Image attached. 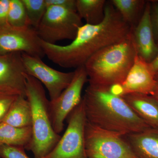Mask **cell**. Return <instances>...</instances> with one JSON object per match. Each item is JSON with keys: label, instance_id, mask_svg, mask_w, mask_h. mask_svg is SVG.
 I'll list each match as a JSON object with an SVG mask.
<instances>
[{"label": "cell", "instance_id": "cell-20", "mask_svg": "<svg viewBox=\"0 0 158 158\" xmlns=\"http://www.w3.org/2000/svg\"><path fill=\"white\" fill-rule=\"evenodd\" d=\"M8 24L11 27H31L22 0H10Z\"/></svg>", "mask_w": 158, "mask_h": 158}, {"label": "cell", "instance_id": "cell-30", "mask_svg": "<svg viewBox=\"0 0 158 158\" xmlns=\"http://www.w3.org/2000/svg\"><path fill=\"white\" fill-rule=\"evenodd\" d=\"M156 79L157 81H158V70L156 73Z\"/></svg>", "mask_w": 158, "mask_h": 158}, {"label": "cell", "instance_id": "cell-3", "mask_svg": "<svg viewBox=\"0 0 158 158\" xmlns=\"http://www.w3.org/2000/svg\"><path fill=\"white\" fill-rule=\"evenodd\" d=\"M102 49L88 59L85 67L89 85L109 89L124 82L138 55L132 34Z\"/></svg>", "mask_w": 158, "mask_h": 158}, {"label": "cell", "instance_id": "cell-24", "mask_svg": "<svg viewBox=\"0 0 158 158\" xmlns=\"http://www.w3.org/2000/svg\"><path fill=\"white\" fill-rule=\"evenodd\" d=\"M150 20L156 44L158 47V2L150 1Z\"/></svg>", "mask_w": 158, "mask_h": 158}, {"label": "cell", "instance_id": "cell-2", "mask_svg": "<svg viewBox=\"0 0 158 158\" xmlns=\"http://www.w3.org/2000/svg\"><path fill=\"white\" fill-rule=\"evenodd\" d=\"M83 99L87 121L103 129L123 136L152 127L109 89L89 85Z\"/></svg>", "mask_w": 158, "mask_h": 158}, {"label": "cell", "instance_id": "cell-25", "mask_svg": "<svg viewBox=\"0 0 158 158\" xmlns=\"http://www.w3.org/2000/svg\"><path fill=\"white\" fill-rule=\"evenodd\" d=\"M10 0H0V30L9 25L8 24Z\"/></svg>", "mask_w": 158, "mask_h": 158}, {"label": "cell", "instance_id": "cell-15", "mask_svg": "<svg viewBox=\"0 0 158 158\" xmlns=\"http://www.w3.org/2000/svg\"><path fill=\"white\" fill-rule=\"evenodd\" d=\"M138 158H158V128L123 136Z\"/></svg>", "mask_w": 158, "mask_h": 158}, {"label": "cell", "instance_id": "cell-14", "mask_svg": "<svg viewBox=\"0 0 158 158\" xmlns=\"http://www.w3.org/2000/svg\"><path fill=\"white\" fill-rule=\"evenodd\" d=\"M121 97L139 117L152 127L158 128V101L154 97L131 93Z\"/></svg>", "mask_w": 158, "mask_h": 158}, {"label": "cell", "instance_id": "cell-12", "mask_svg": "<svg viewBox=\"0 0 158 158\" xmlns=\"http://www.w3.org/2000/svg\"><path fill=\"white\" fill-rule=\"evenodd\" d=\"M122 85L123 95L138 93L154 96L158 88V81L150 63L137 55Z\"/></svg>", "mask_w": 158, "mask_h": 158}, {"label": "cell", "instance_id": "cell-11", "mask_svg": "<svg viewBox=\"0 0 158 158\" xmlns=\"http://www.w3.org/2000/svg\"><path fill=\"white\" fill-rule=\"evenodd\" d=\"M26 73L21 53L0 54V91L26 96Z\"/></svg>", "mask_w": 158, "mask_h": 158}, {"label": "cell", "instance_id": "cell-17", "mask_svg": "<svg viewBox=\"0 0 158 158\" xmlns=\"http://www.w3.org/2000/svg\"><path fill=\"white\" fill-rule=\"evenodd\" d=\"M111 2L125 22L134 29L144 12L147 1L143 0H112Z\"/></svg>", "mask_w": 158, "mask_h": 158}, {"label": "cell", "instance_id": "cell-28", "mask_svg": "<svg viewBox=\"0 0 158 158\" xmlns=\"http://www.w3.org/2000/svg\"><path fill=\"white\" fill-rule=\"evenodd\" d=\"M150 64L152 67L153 70L156 73L158 70V54L154 60L152 62L150 63Z\"/></svg>", "mask_w": 158, "mask_h": 158}, {"label": "cell", "instance_id": "cell-1", "mask_svg": "<svg viewBox=\"0 0 158 158\" xmlns=\"http://www.w3.org/2000/svg\"><path fill=\"white\" fill-rule=\"evenodd\" d=\"M132 30L111 1H107L104 19L100 23L83 25L75 39L67 45L51 44L42 40L41 45L45 56L52 62L63 68L77 69L85 66L88 59L102 49L124 39Z\"/></svg>", "mask_w": 158, "mask_h": 158}, {"label": "cell", "instance_id": "cell-19", "mask_svg": "<svg viewBox=\"0 0 158 158\" xmlns=\"http://www.w3.org/2000/svg\"><path fill=\"white\" fill-rule=\"evenodd\" d=\"M105 0H77V11L88 24L98 25L105 17Z\"/></svg>", "mask_w": 158, "mask_h": 158}, {"label": "cell", "instance_id": "cell-23", "mask_svg": "<svg viewBox=\"0 0 158 158\" xmlns=\"http://www.w3.org/2000/svg\"><path fill=\"white\" fill-rule=\"evenodd\" d=\"M24 147L0 144V158H31Z\"/></svg>", "mask_w": 158, "mask_h": 158}, {"label": "cell", "instance_id": "cell-5", "mask_svg": "<svg viewBox=\"0 0 158 158\" xmlns=\"http://www.w3.org/2000/svg\"><path fill=\"white\" fill-rule=\"evenodd\" d=\"M82 19L77 11L59 6H49L36 30L43 41L56 44L64 40H73L83 25Z\"/></svg>", "mask_w": 158, "mask_h": 158}, {"label": "cell", "instance_id": "cell-26", "mask_svg": "<svg viewBox=\"0 0 158 158\" xmlns=\"http://www.w3.org/2000/svg\"><path fill=\"white\" fill-rule=\"evenodd\" d=\"M48 7L57 6L65 9L77 11V0H45Z\"/></svg>", "mask_w": 158, "mask_h": 158}, {"label": "cell", "instance_id": "cell-7", "mask_svg": "<svg viewBox=\"0 0 158 158\" xmlns=\"http://www.w3.org/2000/svg\"><path fill=\"white\" fill-rule=\"evenodd\" d=\"M67 118L68 126L64 134L43 158H88L85 143L87 118L83 98Z\"/></svg>", "mask_w": 158, "mask_h": 158}, {"label": "cell", "instance_id": "cell-6", "mask_svg": "<svg viewBox=\"0 0 158 158\" xmlns=\"http://www.w3.org/2000/svg\"><path fill=\"white\" fill-rule=\"evenodd\" d=\"M88 158H138L123 136L88 122L85 127Z\"/></svg>", "mask_w": 158, "mask_h": 158}, {"label": "cell", "instance_id": "cell-4", "mask_svg": "<svg viewBox=\"0 0 158 158\" xmlns=\"http://www.w3.org/2000/svg\"><path fill=\"white\" fill-rule=\"evenodd\" d=\"M26 97L32 112V136L26 149L34 158H43L50 152L61 136L54 130L50 115V101L39 81L26 73Z\"/></svg>", "mask_w": 158, "mask_h": 158}, {"label": "cell", "instance_id": "cell-31", "mask_svg": "<svg viewBox=\"0 0 158 158\" xmlns=\"http://www.w3.org/2000/svg\"><path fill=\"white\" fill-rule=\"evenodd\" d=\"M157 2H158V0H156Z\"/></svg>", "mask_w": 158, "mask_h": 158}, {"label": "cell", "instance_id": "cell-13", "mask_svg": "<svg viewBox=\"0 0 158 158\" xmlns=\"http://www.w3.org/2000/svg\"><path fill=\"white\" fill-rule=\"evenodd\" d=\"M133 36L138 56L148 63L154 60L158 54L150 20V2L147 1L143 15L135 27Z\"/></svg>", "mask_w": 158, "mask_h": 158}, {"label": "cell", "instance_id": "cell-9", "mask_svg": "<svg viewBox=\"0 0 158 158\" xmlns=\"http://www.w3.org/2000/svg\"><path fill=\"white\" fill-rule=\"evenodd\" d=\"M24 53L42 58L45 56L36 29L7 26L0 30V54Z\"/></svg>", "mask_w": 158, "mask_h": 158}, {"label": "cell", "instance_id": "cell-8", "mask_svg": "<svg viewBox=\"0 0 158 158\" xmlns=\"http://www.w3.org/2000/svg\"><path fill=\"white\" fill-rule=\"evenodd\" d=\"M70 84L56 99L49 104L50 115L54 130L60 135L64 127V122L79 104L82 98L84 85L88 82V76L85 66L76 69Z\"/></svg>", "mask_w": 158, "mask_h": 158}, {"label": "cell", "instance_id": "cell-18", "mask_svg": "<svg viewBox=\"0 0 158 158\" xmlns=\"http://www.w3.org/2000/svg\"><path fill=\"white\" fill-rule=\"evenodd\" d=\"M32 136L31 127L18 128L0 124V144L22 147L28 145Z\"/></svg>", "mask_w": 158, "mask_h": 158}, {"label": "cell", "instance_id": "cell-29", "mask_svg": "<svg viewBox=\"0 0 158 158\" xmlns=\"http://www.w3.org/2000/svg\"><path fill=\"white\" fill-rule=\"evenodd\" d=\"M153 96L158 101V88L155 94Z\"/></svg>", "mask_w": 158, "mask_h": 158}, {"label": "cell", "instance_id": "cell-27", "mask_svg": "<svg viewBox=\"0 0 158 158\" xmlns=\"http://www.w3.org/2000/svg\"><path fill=\"white\" fill-rule=\"evenodd\" d=\"M110 93L116 96H122L123 95V89L120 84L113 85L109 88Z\"/></svg>", "mask_w": 158, "mask_h": 158}, {"label": "cell", "instance_id": "cell-21", "mask_svg": "<svg viewBox=\"0 0 158 158\" xmlns=\"http://www.w3.org/2000/svg\"><path fill=\"white\" fill-rule=\"evenodd\" d=\"M22 2L30 26L37 29L47 9L45 0H22Z\"/></svg>", "mask_w": 158, "mask_h": 158}, {"label": "cell", "instance_id": "cell-10", "mask_svg": "<svg viewBox=\"0 0 158 158\" xmlns=\"http://www.w3.org/2000/svg\"><path fill=\"white\" fill-rule=\"evenodd\" d=\"M26 73L35 78L45 86L50 101L56 99L70 84L74 71L65 73L50 67L41 58L22 53Z\"/></svg>", "mask_w": 158, "mask_h": 158}, {"label": "cell", "instance_id": "cell-22", "mask_svg": "<svg viewBox=\"0 0 158 158\" xmlns=\"http://www.w3.org/2000/svg\"><path fill=\"white\" fill-rule=\"evenodd\" d=\"M19 95L12 92L0 91V124L3 122L11 106Z\"/></svg>", "mask_w": 158, "mask_h": 158}, {"label": "cell", "instance_id": "cell-16", "mask_svg": "<svg viewBox=\"0 0 158 158\" xmlns=\"http://www.w3.org/2000/svg\"><path fill=\"white\" fill-rule=\"evenodd\" d=\"M2 123L18 128L31 127V108L26 96H18L11 106Z\"/></svg>", "mask_w": 158, "mask_h": 158}]
</instances>
